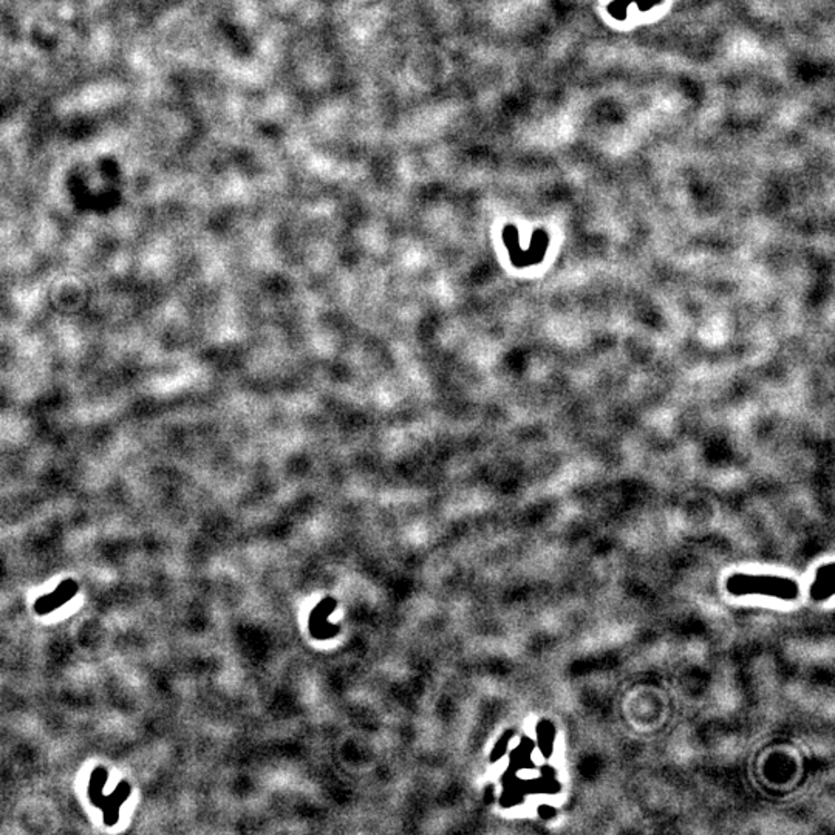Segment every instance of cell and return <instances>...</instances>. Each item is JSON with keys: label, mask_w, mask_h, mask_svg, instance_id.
<instances>
[{"label": "cell", "mask_w": 835, "mask_h": 835, "mask_svg": "<svg viewBox=\"0 0 835 835\" xmlns=\"http://www.w3.org/2000/svg\"><path fill=\"white\" fill-rule=\"evenodd\" d=\"M729 589L733 594H757L776 599H794L797 585L792 580L772 575H735L729 580Z\"/></svg>", "instance_id": "cell-1"}, {"label": "cell", "mask_w": 835, "mask_h": 835, "mask_svg": "<svg viewBox=\"0 0 835 835\" xmlns=\"http://www.w3.org/2000/svg\"><path fill=\"white\" fill-rule=\"evenodd\" d=\"M811 594L815 600H827L834 594V565L827 563L818 568L813 579Z\"/></svg>", "instance_id": "cell-2"}, {"label": "cell", "mask_w": 835, "mask_h": 835, "mask_svg": "<svg viewBox=\"0 0 835 835\" xmlns=\"http://www.w3.org/2000/svg\"><path fill=\"white\" fill-rule=\"evenodd\" d=\"M537 737L538 747L542 748V752L545 755H549V752L552 753L554 739H556V737H554V727L549 723H543L537 730Z\"/></svg>", "instance_id": "cell-3"}]
</instances>
